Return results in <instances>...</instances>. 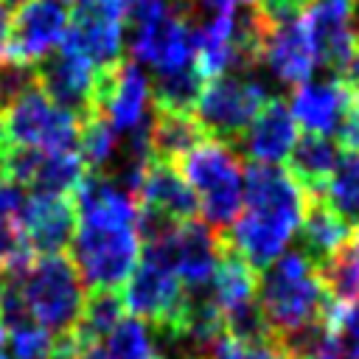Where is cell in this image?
<instances>
[{
	"label": "cell",
	"instance_id": "4316f807",
	"mask_svg": "<svg viewBox=\"0 0 359 359\" xmlns=\"http://www.w3.org/2000/svg\"><path fill=\"white\" fill-rule=\"evenodd\" d=\"M205 76L196 70L194 62L171 67V70H154L151 81V104L160 109H174V112H194L196 98L205 87Z\"/></svg>",
	"mask_w": 359,
	"mask_h": 359
},
{
	"label": "cell",
	"instance_id": "8fae6325",
	"mask_svg": "<svg viewBox=\"0 0 359 359\" xmlns=\"http://www.w3.org/2000/svg\"><path fill=\"white\" fill-rule=\"evenodd\" d=\"M303 25L311 36L317 65L342 73L359 39V0H306Z\"/></svg>",
	"mask_w": 359,
	"mask_h": 359
},
{
	"label": "cell",
	"instance_id": "9a60e30c",
	"mask_svg": "<svg viewBox=\"0 0 359 359\" xmlns=\"http://www.w3.org/2000/svg\"><path fill=\"white\" fill-rule=\"evenodd\" d=\"M297 140V121L283 98H266L233 146L252 163H283Z\"/></svg>",
	"mask_w": 359,
	"mask_h": 359
},
{
	"label": "cell",
	"instance_id": "ba28073f",
	"mask_svg": "<svg viewBox=\"0 0 359 359\" xmlns=\"http://www.w3.org/2000/svg\"><path fill=\"white\" fill-rule=\"evenodd\" d=\"M121 300L123 309H129L137 320H146L157 331L171 337L182 314L185 286L168 266H160L149 258H137L132 275L123 283Z\"/></svg>",
	"mask_w": 359,
	"mask_h": 359
},
{
	"label": "cell",
	"instance_id": "d4e9b609",
	"mask_svg": "<svg viewBox=\"0 0 359 359\" xmlns=\"http://www.w3.org/2000/svg\"><path fill=\"white\" fill-rule=\"evenodd\" d=\"M17 185L0 182V275H17L31 264V250L17 227V210L22 205Z\"/></svg>",
	"mask_w": 359,
	"mask_h": 359
},
{
	"label": "cell",
	"instance_id": "5bb4252c",
	"mask_svg": "<svg viewBox=\"0 0 359 359\" xmlns=\"http://www.w3.org/2000/svg\"><path fill=\"white\" fill-rule=\"evenodd\" d=\"M17 227L36 255L65 252L76 233V208L70 196H25L17 210Z\"/></svg>",
	"mask_w": 359,
	"mask_h": 359
},
{
	"label": "cell",
	"instance_id": "83f0119b",
	"mask_svg": "<svg viewBox=\"0 0 359 359\" xmlns=\"http://www.w3.org/2000/svg\"><path fill=\"white\" fill-rule=\"evenodd\" d=\"M118 132L109 126L107 118H101L98 112H87L84 118H79V157L84 163V168L90 174H104L118 151Z\"/></svg>",
	"mask_w": 359,
	"mask_h": 359
},
{
	"label": "cell",
	"instance_id": "ab89813d",
	"mask_svg": "<svg viewBox=\"0 0 359 359\" xmlns=\"http://www.w3.org/2000/svg\"><path fill=\"white\" fill-rule=\"evenodd\" d=\"M351 236H353V238H356V241H359V224H356V230H353V233H351Z\"/></svg>",
	"mask_w": 359,
	"mask_h": 359
},
{
	"label": "cell",
	"instance_id": "3957f363",
	"mask_svg": "<svg viewBox=\"0 0 359 359\" xmlns=\"http://www.w3.org/2000/svg\"><path fill=\"white\" fill-rule=\"evenodd\" d=\"M177 168L196 194L205 224L213 227L216 233H224L241 210V191H244L241 154L224 140L205 137L177 163Z\"/></svg>",
	"mask_w": 359,
	"mask_h": 359
},
{
	"label": "cell",
	"instance_id": "30bf717a",
	"mask_svg": "<svg viewBox=\"0 0 359 359\" xmlns=\"http://www.w3.org/2000/svg\"><path fill=\"white\" fill-rule=\"evenodd\" d=\"M70 11L59 0H22L14 6L8 20V48L6 59H17L25 65L42 62L62 45L67 31Z\"/></svg>",
	"mask_w": 359,
	"mask_h": 359
},
{
	"label": "cell",
	"instance_id": "52a82bcc",
	"mask_svg": "<svg viewBox=\"0 0 359 359\" xmlns=\"http://www.w3.org/2000/svg\"><path fill=\"white\" fill-rule=\"evenodd\" d=\"M264 101H266V90L255 79L224 73L205 81L194 115L205 137L224 140L233 146Z\"/></svg>",
	"mask_w": 359,
	"mask_h": 359
},
{
	"label": "cell",
	"instance_id": "277c9868",
	"mask_svg": "<svg viewBox=\"0 0 359 359\" xmlns=\"http://www.w3.org/2000/svg\"><path fill=\"white\" fill-rule=\"evenodd\" d=\"M20 294L31 320L50 337H56L76 325L87 297V286L81 283L70 255L56 252L39 255L25 266V272L20 275Z\"/></svg>",
	"mask_w": 359,
	"mask_h": 359
},
{
	"label": "cell",
	"instance_id": "4dcf8cb0",
	"mask_svg": "<svg viewBox=\"0 0 359 359\" xmlns=\"http://www.w3.org/2000/svg\"><path fill=\"white\" fill-rule=\"evenodd\" d=\"M6 337H8L11 359H48L50 339H53L36 323H25L20 328H11V331H6Z\"/></svg>",
	"mask_w": 359,
	"mask_h": 359
},
{
	"label": "cell",
	"instance_id": "d6986e66",
	"mask_svg": "<svg viewBox=\"0 0 359 359\" xmlns=\"http://www.w3.org/2000/svg\"><path fill=\"white\" fill-rule=\"evenodd\" d=\"M171 241H174V269L182 286L194 289V286L210 283L213 266L222 252L224 233H216L199 219H188L174 227Z\"/></svg>",
	"mask_w": 359,
	"mask_h": 359
},
{
	"label": "cell",
	"instance_id": "9c48e42d",
	"mask_svg": "<svg viewBox=\"0 0 359 359\" xmlns=\"http://www.w3.org/2000/svg\"><path fill=\"white\" fill-rule=\"evenodd\" d=\"M93 112L109 121L115 132L137 126L149 112V79L132 59H118L107 67H95Z\"/></svg>",
	"mask_w": 359,
	"mask_h": 359
},
{
	"label": "cell",
	"instance_id": "d590c367",
	"mask_svg": "<svg viewBox=\"0 0 359 359\" xmlns=\"http://www.w3.org/2000/svg\"><path fill=\"white\" fill-rule=\"evenodd\" d=\"M73 359H109V353L104 348H98V345H90V348H81Z\"/></svg>",
	"mask_w": 359,
	"mask_h": 359
},
{
	"label": "cell",
	"instance_id": "7c38bea8",
	"mask_svg": "<svg viewBox=\"0 0 359 359\" xmlns=\"http://www.w3.org/2000/svg\"><path fill=\"white\" fill-rule=\"evenodd\" d=\"M129 53L154 70H171L194 62V22L171 3L157 17L129 22Z\"/></svg>",
	"mask_w": 359,
	"mask_h": 359
},
{
	"label": "cell",
	"instance_id": "7a4b0ae2",
	"mask_svg": "<svg viewBox=\"0 0 359 359\" xmlns=\"http://www.w3.org/2000/svg\"><path fill=\"white\" fill-rule=\"evenodd\" d=\"M255 300L269 325V339L292 328H300L317 317H328L334 323L337 311L342 309L334 300H328V294L320 286L317 269L303 250L280 252L275 261L264 266Z\"/></svg>",
	"mask_w": 359,
	"mask_h": 359
},
{
	"label": "cell",
	"instance_id": "f1b7e54d",
	"mask_svg": "<svg viewBox=\"0 0 359 359\" xmlns=\"http://www.w3.org/2000/svg\"><path fill=\"white\" fill-rule=\"evenodd\" d=\"M323 196L348 224H359V151H339L337 165L323 188Z\"/></svg>",
	"mask_w": 359,
	"mask_h": 359
},
{
	"label": "cell",
	"instance_id": "484cf974",
	"mask_svg": "<svg viewBox=\"0 0 359 359\" xmlns=\"http://www.w3.org/2000/svg\"><path fill=\"white\" fill-rule=\"evenodd\" d=\"M123 320V300L115 289H93L90 297H84L81 314L76 325L70 328L81 348L98 345L107 339V334Z\"/></svg>",
	"mask_w": 359,
	"mask_h": 359
},
{
	"label": "cell",
	"instance_id": "7402d4cb",
	"mask_svg": "<svg viewBox=\"0 0 359 359\" xmlns=\"http://www.w3.org/2000/svg\"><path fill=\"white\" fill-rule=\"evenodd\" d=\"M339 157V146L328 135H314L306 132L303 137L294 140L292 151L286 154V171L292 180L306 191V194H323L334 165Z\"/></svg>",
	"mask_w": 359,
	"mask_h": 359
},
{
	"label": "cell",
	"instance_id": "5b68a950",
	"mask_svg": "<svg viewBox=\"0 0 359 359\" xmlns=\"http://www.w3.org/2000/svg\"><path fill=\"white\" fill-rule=\"evenodd\" d=\"M70 261L90 289H121L140 258L137 224L76 222Z\"/></svg>",
	"mask_w": 359,
	"mask_h": 359
},
{
	"label": "cell",
	"instance_id": "cb8c5ba5",
	"mask_svg": "<svg viewBox=\"0 0 359 359\" xmlns=\"http://www.w3.org/2000/svg\"><path fill=\"white\" fill-rule=\"evenodd\" d=\"M317 278L328 300L337 306L359 303V241L348 236L331 255L314 264Z\"/></svg>",
	"mask_w": 359,
	"mask_h": 359
},
{
	"label": "cell",
	"instance_id": "f35d334b",
	"mask_svg": "<svg viewBox=\"0 0 359 359\" xmlns=\"http://www.w3.org/2000/svg\"><path fill=\"white\" fill-rule=\"evenodd\" d=\"M236 3H247V6H255L258 0H236Z\"/></svg>",
	"mask_w": 359,
	"mask_h": 359
},
{
	"label": "cell",
	"instance_id": "6da1fadb",
	"mask_svg": "<svg viewBox=\"0 0 359 359\" xmlns=\"http://www.w3.org/2000/svg\"><path fill=\"white\" fill-rule=\"evenodd\" d=\"M306 191L292 174L272 163H250L244 168L241 210L230 224L227 241L255 266L275 261L300 224Z\"/></svg>",
	"mask_w": 359,
	"mask_h": 359
},
{
	"label": "cell",
	"instance_id": "1f68e13d",
	"mask_svg": "<svg viewBox=\"0 0 359 359\" xmlns=\"http://www.w3.org/2000/svg\"><path fill=\"white\" fill-rule=\"evenodd\" d=\"M208 359H286V356H280L272 348V342H241V339H233L224 334L213 345Z\"/></svg>",
	"mask_w": 359,
	"mask_h": 359
},
{
	"label": "cell",
	"instance_id": "d6a6232c",
	"mask_svg": "<svg viewBox=\"0 0 359 359\" xmlns=\"http://www.w3.org/2000/svg\"><path fill=\"white\" fill-rule=\"evenodd\" d=\"M339 146L342 149H353L359 151V95L351 98L345 115H342V123H339Z\"/></svg>",
	"mask_w": 359,
	"mask_h": 359
},
{
	"label": "cell",
	"instance_id": "e0dca14e",
	"mask_svg": "<svg viewBox=\"0 0 359 359\" xmlns=\"http://www.w3.org/2000/svg\"><path fill=\"white\" fill-rule=\"evenodd\" d=\"M135 202H137V208L157 210L160 216H165L177 224L196 219V213H199L196 194L191 191V185L185 182L180 168L171 163H160V160H149L140 182H137Z\"/></svg>",
	"mask_w": 359,
	"mask_h": 359
},
{
	"label": "cell",
	"instance_id": "4fadbf2b",
	"mask_svg": "<svg viewBox=\"0 0 359 359\" xmlns=\"http://www.w3.org/2000/svg\"><path fill=\"white\" fill-rule=\"evenodd\" d=\"M36 70V87L62 109L73 112L76 118H84L93 109V81H95V65L84 56L56 48L42 62L34 65Z\"/></svg>",
	"mask_w": 359,
	"mask_h": 359
},
{
	"label": "cell",
	"instance_id": "44dd1931",
	"mask_svg": "<svg viewBox=\"0 0 359 359\" xmlns=\"http://www.w3.org/2000/svg\"><path fill=\"white\" fill-rule=\"evenodd\" d=\"M297 227H300V241H303L300 250L311 258V264L331 255L351 236V224L328 205L323 194H306V205H303V216Z\"/></svg>",
	"mask_w": 359,
	"mask_h": 359
},
{
	"label": "cell",
	"instance_id": "e575fe53",
	"mask_svg": "<svg viewBox=\"0 0 359 359\" xmlns=\"http://www.w3.org/2000/svg\"><path fill=\"white\" fill-rule=\"evenodd\" d=\"M8 20H11L8 6L0 0V62L6 59V48H8Z\"/></svg>",
	"mask_w": 359,
	"mask_h": 359
},
{
	"label": "cell",
	"instance_id": "836d02e7",
	"mask_svg": "<svg viewBox=\"0 0 359 359\" xmlns=\"http://www.w3.org/2000/svg\"><path fill=\"white\" fill-rule=\"evenodd\" d=\"M342 81H345V87H348L353 95H359V39H356V48H353L348 65L342 67Z\"/></svg>",
	"mask_w": 359,
	"mask_h": 359
},
{
	"label": "cell",
	"instance_id": "f546056e",
	"mask_svg": "<svg viewBox=\"0 0 359 359\" xmlns=\"http://www.w3.org/2000/svg\"><path fill=\"white\" fill-rule=\"evenodd\" d=\"M109 359H157L149 328L137 317H123L109 334H107V348Z\"/></svg>",
	"mask_w": 359,
	"mask_h": 359
},
{
	"label": "cell",
	"instance_id": "2e32d148",
	"mask_svg": "<svg viewBox=\"0 0 359 359\" xmlns=\"http://www.w3.org/2000/svg\"><path fill=\"white\" fill-rule=\"evenodd\" d=\"M261 62L272 70V76L283 84H303L314 67H317V53L311 45V36L303 25V17L289 20V22H269L266 39H264V53Z\"/></svg>",
	"mask_w": 359,
	"mask_h": 359
},
{
	"label": "cell",
	"instance_id": "74e56055",
	"mask_svg": "<svg viewBox=\"0 0 359 359\" xmlns=\"http://www.w3.org/2000/svg\"><path fill=\"white\" fill-rule=\"evenodd\" d=\"M3 339H6V328L0 325V345H3Z\"/></svg>",
	"mask_w": 359,
	"mask_h": 359
},
{
	"label": "cell",
	"instance_id": "8992f818",
	"mask_svg": "<svg viewBox=\"0 0 359 359\" xmlns=\"http://www.w3.org/2000/svg\"><path fill=\"white\" fill-rule=\"evenodd\" d=\"M79 140V118L56 107L36 84L0 109V149L25 146L39 151H70Z\"/></svg>",
	"mask_w": 359,
	"mask_h": 359
},
{
	"label": "cell",
	"instance_id": "603a6c76",
	"mask_svg": "<svg viewBox=\"0 0 359 359\" xmlns=\"http://www.w3.org/2000/svg\"><path fill=\"white\" fill-rule=\"evenodd\" d=\"M84 174L87 168L76 149L70 151H39L36 149L25 188L31 191V196H70Z\"/></svg>",
	"mask_w": 359,
	"mask_h": 359
},
{
	"label": "cell",
	"instance_id": "60d3db41",
	"mask_svg": "<svg viewBox=\"0 0 359 359\" xmlns=\"http://www.w3.org/2000/svg\"><path fill=\"white\" fill-rule=\"evenodd\" d=\"M0 359H8V356H6V353H3V351H0Z\"/></svg>",
	"mask_w": 359,
	"mask_h": 359
},
{
	"label": "cell",
	"instance_id": "8d00e7d4",
	"mask_svg": "<svg viewBox=\"0 0 359 359\" xmlns=\"http://www.w3.org/2000/svg\"><path fill=\"white\" fill-rule=\"evenodd\" d=\"M320 359H339V351H337V339H334V345L320 356Z\"/></svg>",
	"mask_w": 359,
	"mask_h": 359
},
{
	"label": "cell",
	"instance_id": "ac0fdd59",
	"mask_svg": "<svg viewBox=\"0 0 359 359\" xmlns=\"http://www.w3.org/2000/svg\"><path fill=\"white\" fill-rule=\"evenodd\" d=\"M353 93L345 87L339 76L323 79V81H303L294 87L289 98V109L297 123H303L314 135H331L339 129L342 115L351 104Z\"/></svg>",
	"mask_w": 359,
	"mask_h": 359
},
{
	"label": "cell",
	"instance_id": "ffe728a7",
	"mask_svg": "<svg viewBox=\"0 0 359 359\" xmlns=\"http://www.w3.org/2000/svg\"><path fill=\"white\" fill-rule=\"evenodd\" d=\"M149 154L151 160L177 165L199 140H205V132L194 112H174L149 107Z\"/></svg>",
	"mask_w": 359,
	"mask_h": 359
}]
</instances>
